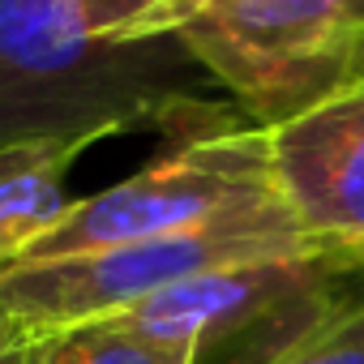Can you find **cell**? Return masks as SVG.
I'll return each mask as SVG.
<instances>
[{"label": "cell", "mask_w": 364, "mask_h": 364, "mask_svg": "<svg viewBox=\"0 0 364 364\" xmlns=\"http://www.w3.org/2000/svg\"><path fill=\"white\" fill-rule=\"evenodd\" d=\"M338 253H343V262L351 266V274L364 283V240H351V245H338Z\"/></svg>", "instance_id": "cell-11"}, {"label": "cell", "mask_w": 364, "mask_h": 364, "mask_svg": "<svg viewBox=\"0 0 364 364\" xmlns=\"http://www.w3.org/2000/svg\"><path fill=\"white\" fill-rule=\"evenodd\" d=\"M86 150L82 141H22L0 150V266H14L65 219L73 206L65 180Z\"/></svg>", "instance_id": "cell-7"}, {"label": "cell", "mask_w": 364, "mask_h": 364, "mask_svg": "<svg viewBox=\"0 0 364 364\" xmlns=\"http://www.w3.org/2000/svg\"><path fill=\"white\" fill-rule=\"evenodd\" d=\"M274 364H364V291L351 296L326 326H317Z\"/></svg>", "instance_id": "cell-9"}, {"label": "cell", "mask_w": 364, "mask_h": 364, "mask_svg": "<svg viewBox=\"0 0 364 364\" xmlns=\"http://www.w3.org/2000/svg\"><path fill=\"white\" fill-rule=\"evenodd\" d=\"M266 210H287L270 167V133L245 112L223 107L202 124L171 133L159 159L129 180L73 202L65 219L18 262L99 253Z\"/></svg>", "instance_id": "cell-2"}, {"label": "cell", "mask_w": 364, "mask_h": 364, "mask_svg": "<svg viewBox=\"0 0 364 364\" xmlns=\"http://www.w3.org/2000/svg\"><path fill=\"white\" fill-rule=\"evenodd\" d=\"M274 185L317 245L364 240V77L266 129Z\"/></svg>", "instance_id": "cell-6"}, {"label": "cell", "mask_w": 364, "mask_h": 364, "mask_svg": "<svg viewBox=\"0 0 364 364\" xmlns=\"http://www.w3.org/2000/svg\"><path fill=\"white\" fill-rule=\"evenodd\" d=\"M0 364H22V338L0 330Z\"/></svg>", "instance_id": "cell-12"}, {"label": "cell", "mask_w": 364, "mask_h": 364, "mask_svg": "<svg viewBox=\"0 0 364 364\" xmlns=\"http://www.w3.org/2000/svg\"><path fill=\"white\" fill-rule=\"evenodd\" d=\"M215 77L176 35L103 43L77 0H0V150L159 129L163 137L223 112Z\"/></svg>", "instance_id": "cell-1"}, {"label": "cell", "mask_w": 364, "mask_h": 364, "mask_svg": "<svg viewBox=\"0 0 364 364\" xmlns=\"http://www.w3.org/2000/svg\"><path fill=\"white\" fill-rule=\"evenodd\" d=\"M347 279L355 274L338 249H313L185 279L112 317L193 347L198 364H274L351 300Z\"/></svg>", "instance_id": "cell-5"}, {"label": "cell", "mask_w": 364, "mask_h": 364, "mask_svg": "<svg viewBox=\"0 0 364 364\" xmlns=\"http://www.w3.org/2000/svg\"><path fill=\"white\" fill-rule=\"evenodd\" d=\"M313 249H330V245L304 236L291 210H266V215H245L198 232L116 245L99 253L14 262L0 266V330L14 338H35L43 330H60L73 321L124 313L176 283L223 266L296 257Z\"/></svg>", "instance_id": "cell-3"}, {"label": "cell", "mask_w": 364, "mask_h": 364, "mask_svg": "<svg viewBox=\"0 0 364 364\" xmlns=\"http://www.w3.org/2000/svg\"><path fill=\"white\" fill-rule=\"evenodd\" d=\"M176 39L274 129L364 77V0H210Z\"/></svg>", "instance_id": "cell-4"}, {"label": "cell", "mask_w": 364, "mask_h": 364, "mask_svg": "<svg viewBox=\"0 0 364 364\" xmlns=\"http://www.w3.org/2000/svg\"><path fill=\"white\" fill-rule=\"evenodd\" d=\"M210 0H124L129 9V43L180 35Z\"/></svg>", "instance_id": "cell-10"}, {"label": "cell", "mask_w": 364, "mask_h": 364, "mask_svg": "<svg viewBox=\"0 0 364 364\" xmlns=\"http://www.w3.org/2000/svg\"><path fill=\"white\" fill-rule=\"evenodd\" d=\"M22 364H198V355L193 347L141 334L120 317H90L22 338Z\"/></svg>", "instance_id": "cell-8"}]
</instances>
